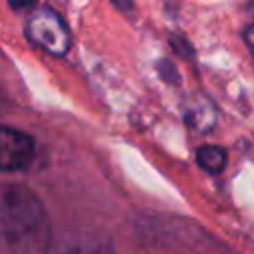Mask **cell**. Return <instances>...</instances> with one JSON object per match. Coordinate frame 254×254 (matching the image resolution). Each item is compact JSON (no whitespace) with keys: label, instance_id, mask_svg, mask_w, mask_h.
<instances>
[{"label":"cell","instance_id":"9c48e42d","mask_svg":"<svg viewBox=\"0 0 254 254\" xmlns=\"http://www.w3.org/2000/svg\"><path fill=\"white\" fill-rule=\"evenodd\" d=\"M242 40H244V44H246V48H248L250 56L254 58V22H252V24H248V26L242 30Z\"/></svg>","mask_w":254,"mask_h":254},{"label":"cell","instance_id":"3957f363","mask_svg":"<svg viewBox=\"0 0 254 254\" xmlns=\"http://www.w3.org/2000/svg\"><path fill=\"white\" fill-rule=\"evenodd\" d=\"M36 153L34 139L14 127L0 125V171L14 173L24 171Z\"/></svg>","mask_w":254,"mask_h":254},{"label":"cell","instance_id":"277c9868","mask_svg":"<svg viewBox=\"0 0 254 254\" xmlns=\"http://www.w3.org/2000/svg\"><path fill=\"white\" fill-rule=\"evenodd\" d=\"M50 254H111L109 238L91 230H67L56 236L48 248Z\"/></svg>","mask_w":254,"mask_h":254},{"label":"cell","instance_id":"5b68a950","mask_svg":"<svg viewBox=\"0 0 254 254\" xmlns=\"http://www.w3.org/2000/svg\"><path fill=\"white\" fill-rule=\"evenodd\" d=\"M196 161L206 173H220L226 167V151L216 145H204L196 151Z\"/></svg>","mask_w":254,"mask_h":254},{"label":"cell","instance_id":"8992f818","mask_svg":"<svg viewBox=\"0 0 254 254\" xmlns=\"http://www.w3.org/2000/svg\"><path fill=\"white\" fill-rule=\"evenodd\" d=\"M187 121L189 125H192L194 129H210V125L214 123V109L210 107L208 101H200V103H192L187 109Z\"/></svg>","mask_w":254,"mask_h":254},{"label":"cell","instance_id":"30bf717a","mask_svg":"<svg viewBox=\"0 0 254 254\" xmlns=\"http://www.w3.org/2000/svg\"><path fill=\"white\" fill-rule=\"evenodd\" d=\"M12 10H30L38 4V0H8Z\"/></svg>","mask_w":254,"mask_h":254},{"label":"cell","instance_id":"52a82bcc","mask_svg":"<svg viewBox=\"0 0 254 254\" xmlns=\"http://www.w3.org/2000/svg\"><path fill=\"white\" fill-rule=\"evenodd\" d=\"M169 44H171V48H173V52H175L177 56H181V58H185V60L194 58V48L190 46V42H189L183 34H171V36H169Z\"/></svg>","mask_w":254,"mask_h":254},{"label":"cell","instance_id":"ba28073f","mask_svg":"<svg viewBox=\"0 0 254 254\" xmlns=\"http://www.w3.org/2000/svg\"><path fill=\"white\" fill-rule=\"evenodd\" d=\"M157 71L167 83H179V79H181L179 71H177V67L171 60H159L157 62Z\"/></svg>","mask_w":254,"mask_h":254},{"label":"cell","instance_id":"7a4b0ae2","mask_svg":"<svg viewBox=\"0 0 254 254\" xmlns=\"http://www.w3.org/2000/svg\"><path fill=\"white\" fill-rule=\"evenodd\" d=\"M28 40L52 56H65L71 48V34L64 18L52 8H36L26 22Z\"/></svg>","mask_w":254,"mask_h":254},{"label":"cell","instance_id":"6da1fadb","mask_svg":"<svg viewBox=\"0 0 254 254\" xmlns=\"http://www.w3.org/2000/svg\"><path fill=\"white\" fill-rule=\"evenodd\" d=\"M42 200L24 185H0V238L16 248H28L46 238Z\"/></svg>","mask_w":254,"mask_h":254},{"label":"cell","instance_id":"8fae6325","mask_svg":"<svg viewBox=\"0 0 254 254\" xmlns=\"http://www.w3.org/2000/svg\"><path fill=\"white\" fill-rule=\"evenodd\" d=\"M111 4H113L117 10H121V12H131V10L135 8L133 0H111Z\"/></svg>","mask_w":254,"mask_h":254}]
</instances>
